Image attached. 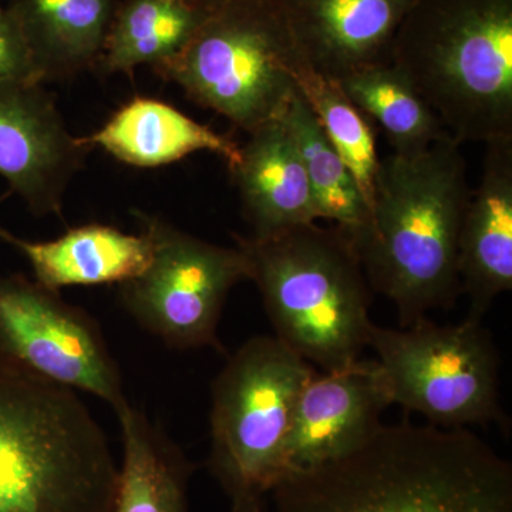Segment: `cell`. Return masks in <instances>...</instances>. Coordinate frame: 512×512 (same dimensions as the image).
<instances>
[{"label":"cell","mask_w":512,"mask_h":512,"mask_svg":"<svg viewBox=\"0 0 512 512\" xmlns=\"http://www.w3.org/2000/svg\"><path fill=\"white\" fill-rule=\"evenodd\" d=\"M272 495L276 512H512V466L470 430L402 421Z\"/></svg>","instance_id":"cell-1"},{"label":"cell","mask_w":512,"mask_h":512,"mask_svg":"<svg viewBox=\"0 0 512 512\" xmlns=\"http://www.w3.org/2000/svg\"><path fill=\"white\" fill-rule=\"evenodd\" d=\"M470 194L451 136L416 156L380 161L370 220L348 237L370 289L396 306L400 328L453 308L461 295L458 238Z\"/></svg>","instance_id":"cell-2"},{"label":"cell","mask_w":512,"mask_h":512,"mask_svg":"<svg viewBox=\"0 0 512 512\" xmlns=\"http://www.w3.org/2000/svg\"><path fill=\"white\" fill-rule=\"evenodd\" d=\"M390 62L457 143L512 138V0H414Z\"/></svg>","instance_id":"cell-3"},{"label":"cell","mask_w":512,"mask_h":512,"mask_svg":"<svg viewBox=\"0 0 512 512\" xmlns=\"http://www.w3.org/2000/svg\"><path fill=\"white\" fill-rule=\"evenodd\" d=\"M234 238L276 338L322 372L362 359L372 295L343 229L312 222L269 237Z\"/></svg>","instance_id":"cell-4"},{"label":"cell","mask_w":512,"mask_h":512,"mask_svg":"<svg viewBox=\"0 0 512 512\" xmlns=\"http://www.w3.org/2000/svg\"><path fill=\"white\" fill-rule=\"evenodd\" d=\"M117 468L77 392L0 372V512H107Z\"/></svg>","instance_id":"cell-5"},{"label":"cell","mask_w":512,"mask_h":512,"mask_svg":"<svg viewBox=\"0 0 512 512\" xmlns=\"http://www.w3.org/2000/svg\"><path fill=\"white\" fill-rule=\"evenodd\" d=\"M298 59L278 8L225 0L177 56L154 70L195 103L251 133L279 119L298 93Z\"/></svg>","instance_id":"cell-6"},{"label":"cell","mask_w":512,"mask_h":512,"mask_svg":"<svg viewBox=\"0 0 512 512\" xmlns=\"http://www.w3.org/2000/svg\"><path fill=\"white\" fill-rule=\"evenodd\" d=\"M316 373L276 336H255L215 377L208 468L229 498L264 497L284 480L293 413Z\"/></svg>","instance_id":"cell-7"},{"label":"cell","mask_w":512,"mask_h":512,"mask_svg":"<svg viewBox=\"0 0 512 512\" xmlns=\"http://www.w3.org/2000/svg\"><path fill=\"white\" fill-rule=\"evenodd\" d=\"M369 346L393 404L443 429L503 423L500 357L483 322L440 326L424 318L402 329L373 323Z\"/></svg>","instance_id":"cell-8"},{"label":"cell","mask_w":512,"mask_h":512,"mask_svg":"<svg viewBox=\"0 0 512 512\" xmlns=\"http://www.w3.org/2000/svg\"><path fill=\"white\" fill-rule=\"evenodd\" d=\"M136 218L150 239L151 258L140 275L119 285L124 308L170 348L224 352L218 325L229 291L248 279L244 254L194 237L156 215L137 212Z\"/></svg>","instance_id":"cell-9"},{"label":"cell","mask_w":512,"mask_h":512,"mask_svg":"<svg viewBox=\"0 0 512 512\" xmlns=\"http://www.w3.org/2000/svg\"><path fill=\"white\" fill-rule=\"evenodd\" d=\"M0 372L126 407L119 365L99 323L26 276L0 275Z\"/></svg>","instance_id":"cell-10"},{"label":"cell","mask_w":512,"mask_h":512,"mask_svg":"<svg viewBox=\"0 0 512 512\" xmlns=\"http://www.w3.org/2000/svg\"><path fill=\"white\" fill-rule=\"evenodd\" d=\"M89 150L42 84L0 82V177L36 217L62 218L64 194Z\"/></svg>","instance_id":"cell-11"},{"label":"cell","mask_w":512,"mask_h":512,"mask_svg":"<svg viewBox=\"0 0 512 512\" xmlns=\"http://www.w3.org/2000/svg\"><path fill=\"white\" fill-rule=\"evenodd\" d=\"M392 404L376 359L316 373L303 387L293 413L284 450L285 478L363 446L383 426V413Z\"/></svg>","instance_id":"cell-12"},{"label":"cell","mask_w":512,"mask_h":512,"mask_svg":"<svg viewBox=\"0 0 512 512\" xmlns=\"http://www.w3.org/2000/svg\"><path fill=\"white\" fill-rule=\"evenodd\" d=\"M414 0H282L296 55L329 79L392 60L394 37Z\"/></svg>","instance_id":"cell-13"},{"label":"cell","mask_w":512,"mask_h":512,"mask_svg":"<svg viewBox=\"0 0 512 512\" xmlns=\"http://www.w3.org/2000/svg\"><path fill=\"white\" fill-rule=\"evenodd\" d=\"M484 146L480 184L468 198L458 238L461 293L467 319L476 322L512 288V138Z\"/></svg>","instance_id":"cell-14"},{"label":"cell","mask_w":512,"mask_h":512,"mask_svg":"<svg viewBox=\"0 0 512 512\" xmlns=\"http://www.w3.org/2000/svg\"><path fill=\"white\" fill-rule=\"evenodd\" d=\"M231 165L251 237L278 234L319 220L315 198L295 141L284 120L268 121L248 133Z\"/></svg>","instance_id":"cell-15"},{"label":"cell","mask_w":512,"mask_h":512,"mask_svg":"<svg viewBox=\"0 0 512 512\" xmlns=\"http://www.w3.org/2000/svg\"><path fill=\"white\" fill-rule=\"evenodd\" d=\"M0 241L18 249L35 281L56 292L124 284L140 275L151 258V242L143 231L127 234L106 224L79 225L50 241H29L0 227Z\"/></svg>","instance_id":"cell-16"},{"label":"cell","mask_w":512,"mask_h":512,"mask_svg":"<svg viewBox=\"0 0 512 512\" xmlns=\"http://www.w3.org/2000/svg\"><path fill=\"white\" fill-rule=\"evenodd\" d=\"M79 138L84 146L99 147L121 163L138 168L163 167L201 151L224 158L228 167L239 157V144L234 140L151 97H134L99 130Z\"/></svg>","instance_id":"cell-17"},{"label":"cell","mask_w":512,"mask_h":512,"mask_svg":"<svg viewBox=\"0 0 512 512\" xmlns=\"http://www.w3.org/2000/svg\"><path fill=\"white\" fill-rule=\"evenodd\" d=\"M116 0H10L43 82L67 79L100 59Z\"/></svg>","instance_id":"cell-18"},{"label":"cell","mask_w":512,"mask_h":512,"mask_svg":"<svg viewBox=\"0 0 512 512\" xmlns=\"http://www.w3.org/2000/svg\"><path fill=\"white\" fill-rule=\"evenodd\" d=\"M123 461L107 512H190L188 485L195 466L146 414L130 403L116 413Z\"/></svg>","instance_id":"cell-19"},{"label":"cell","mask_w":512,"mask_h":512,"mask_svg":"<svg viewBox=\"0 0 512 512\" xmlns=\"http://www.w3.org/2000/svg\"><path fill=\"white\" fill-rule=\"evenodd\" d=\"M210 12L181 0H124L117 5L99 66L104 73L154 69L177 56Z\"/></svg>","instance_id":"cell-20"},{"label":"cell","mask_w":512,"mask_h":512,"mask_svg":"<svg viewBox=\"0 0 512 512\" xmlns=\"http://www.w3.org/2000/svg\"><path fill=\"white\" fill-rule=\"evenodd\" d=\"M342 92L383 128L397 156H416L450 136L437 114L392 62L373 64L338 80Z\"/></svg>","instance_id":"cell-21"},{"label":"cell","mask_w":512,"mask_h":512,"mask_svg":"<svg viewBox=\"0 0 512 512\" xmlns=\"http://www.w3.org/2000/svg\"><path fill=\"white\" fill-rule=\"evenodd\" d=\"M281 119L302 158L319 220L332 221L346 234H355L365 227L370 220V208L356 178L330 143L299 90L289 101Z\"/></svg>","instance_id":"cell-22"},{"label":"cell","mask_w":512,"mask_h":512,"mask_svg":"<svg viewBox=\"0 0 512 512\" xmlns=\"http://www.w3.org/2000/svg\"><path fill=\"white\" fill-rule=\"evenodd\" d=\"M293 77L303 99L309 104L330 143L338 150L363 197L372 208L380 158L373 128L367 117L342 92L336 80L316 73L298 59Z\"/></svg>","instance_id":"cell-23"},{"label":"cell","mask_w":512,"mask_h":512,"mask_svg":"<svg viewBox=\"0 0 512 512\" xmlns=\"http://www.w3.org/2000/svg\"><path fill=\"white\" fill-rule=\"evenodd\" d=\"M0 82L43 83L28 43L5 6L0 8Z\"/></svg>","instance_id":"cell-24"},{"label":"cell","mask_w":512,"mask_h":512,"mask_svg":"<svg viewBox=\"0 0 512 512\" xmlns=\"http://www.w3.org/2000/svg\"><path fill=\"white\" fill-rule=\"evenodd\" d=\"M231 512H264L262 497L252 494L237 495L231 498Z\"/></svg>","instance_id":"cell-25"},{"label":"cell","mask_w":512,"mask_h":512,"mask_svg":"<svg viewBox=\"0 0 512 512\" xmlns=\"http://www.w3.org/2000/svg\"><path fill=\"white\" fill-rule=\"evenodd\" d=\"M185 5L191 6V8L202 10V12H211L215 8L224 3L225 0H181Z\"/></svg>","instance_id":"cell-26"},{"label":"cell","mask_w":512,"mask_h":512,"mask_svg":"<svg viewBox=\"0 0 512 512\" xmlns=\"http://www.w3.org/2000/svg\"><path fill=\"white\" fill-rule=\"evenodd\" d=\"M258 2L265 3V5L274 6V8L279 9L282 0H258Z\"/></svg>","instance_id":"cell-27"},{"label":"cell","mask_w":512,"mask_h":512,"mask_svg":"<svg viewBox=\"0 0 512 512\" xmlns=\"http://www.w3.org/2000/svg\"><path fill=\"white\" fill-rule=\"evenodd\" d=\"M2 6H3V5H2V0H0V8H2Z\"/></svg>","instance_id":"cell-28"},{"label":"cell","mask_w":512,"mask_h":512,"mask_svg":"<svg viewBox=\"0 0 512 512\" xmlns=\"http://www.w3.org/2000/svg\"><path fill=\"white\" fill-rule=\"evenodd\" d=\"M0 227H2V225H0Z\"/></svg>","instance_id":"cell-29"}]
</instances>
